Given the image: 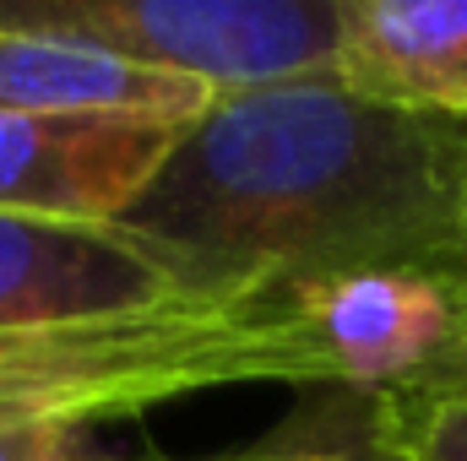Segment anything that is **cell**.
<instances>
[{"instance_id": "obj_1", "label": "cell", "mask_w": 467, "mask_h": 461, "mask_svg": "<svg viewBox=\"0 0 467 461\" xmlns=\"http://www.w3.org/2000/svg\"><path fill=\"white\" fill-rule=\"evenodd\" d=\"M115 229L196 299L337 271L467 277V119L337 77L229 93L185 125Z\"/></svg>"}, {"instance_id": "obj_2", "label": "cell", "mask_w": 467, "mask_h": 461, "mask_svg": "<svg viewBox=\"0 0 467 461\" xmlns=\"http://www.w3.org/2000/svg\"><path fill=\"white\" fill-rule=\"evenodd\" d=\"M294 385L305 369L283 310L261 299H174L141 315L0 337V418L93 429L223 385Z\"/></svg>"}, {"instance_id": "obj_3", "label": "cell", "mask_w": 467, "mask_h": 461, "mask_svg": "<svg viewBox=\"0 0 467 461\" xmlns=\"http://www.w3.org/2000/svg\"><path fill=\"white\" fill-rule=\"evenodd\" d=\"M0 27L82 38L229 98L332 77L343 0H0Z\"/></svg>"}, {"instance_id": "obj_4", "label": "cell", "mask_w": 467, "mask_h": 461, "mask_svg": "<svg viewBox=\"0 0 467 461\" xmlns=\"http://www.w3.org/2000/svg\"><path fill=\"white\" fill-rule=\"evenodd\" d=\"M305 391L397 396L467 369V277L337 271L272 293Z\"/></svg>"}, {"instance_id": "obj_5", "label": "cell", "mask_w": 467, "mask_h": 461, "mask_svg": "<svg viewBox=\"0 0 467 461\" xmlns=\"http://www.w3.org/2000/svg\"><path fill=\"white\" fill-rule=\"evenodd\" d=\"M185 125L141 115H0V212L119 223Z\"/></svg>"}, {"instance_id": "obj_6", "label": "cell", "mask_w": 467, "mask_h": 461, "mask_svg": "<svg viewBox=\"0 0 467 461\" xmlns=\"http://www.w3.org/2000/svg\"><path fill=\"white\" fill-rule=\"evenodd\" d=\"M185 293L115 223H49L0 212V337L141 315Z\"/></svg>"}, {"instance_id": "obj_7", "label": "cell", "mask_w": 467, "mask_h": 461, "mask_svg": "<svg viewBox=\"0 0 467 461\" xmlns=\"http://www.w3.org/2000/svg\"><path fill=\"white\" fill-rule=\"evenodd\" d=\"M213 104V87L136 66L115 49L0 27V115H141L196 125Z\"/></svg>"}, {"instance_id": "obj_8", "label": "cell", "mask_w": 467, "mask_h": 461, "mask_svg": "<svg viewBox=\"0 0 467 461\" xmlns=\"http://www.w3.org/2000/svg\"><path fill=\"white\" fill-rule=\"evenodd\" d=\"M332 77L380 104L467 119V0H343Z\"/></svg>"}, {"instance_id": "obj_9", "label": "cell", "mask_w": 467, "mask_h": 461, "mask_svg": "<svg viewBox=\"0 0 467 461\" xmlns=\"http://www.w3.org/2000/svg\"><path fill=\"white\" fill-rule=\"evenodd\" d=\"M218 461H391L375 429V402L348 391H310L305 407L277 424L261 446L229 451Z\"/></svg>"}, {"instance_id": "obj_10", "label": "cell", "mask_w": 467, "mask_h": 461, "mask_svg": "<svg viewBox=\"0 0 467 461\" xmlns=\"http://www.w3.org/2000/svg\"><path fill=\"white\" fill-rule=\"evenodd\" d=\"M369 402L391 461H467V369Z\"/></svg>"}, {"instance_id": "obj_11", "label": "cell", "mask_w": 467, "mask_h": 461, "mask_svg": "<svg viewBox=\"0 0 467 461\" xmlns=\"http://www.w3.org/2000/svg\"><path fill=\"white\" fill-rule=\"evenodd\" d=\"M0 461H119L93 446L88 429L38 424V418H0Z\"/></svg>"}, {"instance_id": "obj_12", "label": "cell", "mask_w": 467, "mask_h": 461, "mask_svg": "<svg viewBox=\"0 0 467 461\" xmlns=\"http://www.w3.org/2000/svg\"><path fill=\"white\" fill-rule=\"evenodd\" d=\"M213 461H218V456H213Z\"/></svg>"}]
</instances>
